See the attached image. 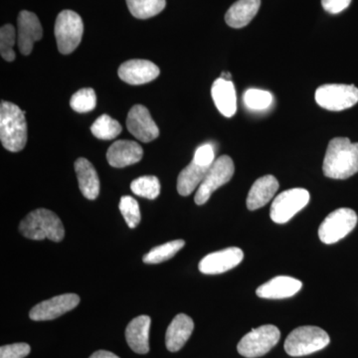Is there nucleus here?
Returning <instances> with one entry per match:
<instances>
[{"instance_id": "1", "label": "nucleus", "mask_w": 358, "mask_h": 358, "mask_svg": "<svg viewBox=\"0 0 358 358\" xmlns=\"http://www.w3.org/2000/svg\"><path fill=\"white\" fill-rule=\"evenodd\" d=\"M322 171L327 178L346 179L358 173V143L348 138H336L329 141Z\"/></svg>"}, {"instance_id": "2", "label": "nucleus", "mask_w": 358, "mask_h": 358, "mask_svg": "<svg viewBox=\"0 0 358 358\" xmlns=\"http://www.w3.org/2000/svg\"><path fill=\"white\" fill-rule=\"evenodd\" d=\"M0 140L4 148L11 152H20L27 143L24 110L6 101L0 105Z\"/></svg>"}, {"instance_id": "3", "label": "nucleus", "mask_w": 358, "mask_h": 358, "mask_svg": "<svg viewBox=\"0 0 358 358\" xmlns=\"http://www.w3.org/2000/svg\"><path fill=\"white\" fill-rule=\"evenodd\" d=\"M20 230L23 236L38 241L49 239L53 242H61L65 236L62 221L54 212L44 208L30 212L21 221Z\"/></svg>"}, {"instance_id": "4", "label": "nucleus", "mask_w": 358, "mask_h": 358, "mask_svg": "<svg viewBox=\"0 0 358 358\" xmlns=\"http://www.w3.org/2000/svg\"><path fill=\"white\" fill-rule=\"evenodd\" d=\"M331 343L329 334L320 327H296L285 341V350L294 357H305L324 350Z\"/></svg>"}, {"instance_id": "5", "label": "nucleus", "mask_w": 358, "mask_h": 358, "mask_svg": "<svg viewBox=\"0 0 358 358\" xmlns=\"http://www.w3.org/2000/svg\"><path fill=\"white\" fill-rule=\"evenodd\" d=\"M54 33L59 52L64 55L72 53L83 37L84 23L81 16L72 10H63L58 14Z\"/></svg>"}, {"instance_id": "6", "label": "nucleus", "mask_w": 358, "mask_h": 358, "mask_svg": "<svg viewBox=\"0 0 358 358\" xmlns=\"http://www.w3.org/2000/svg\"><path fill=\"white\" fill-rule=\"evenodd\" d=\"M281 338V333L277 327L273 324L259 327L252 329L239 341L238 352L242 357L257 358L267 355Z\"/></svg>"}, {"instance_id": "7", "label": "nucleus", "mask_w": 358, "mask_h": 358, "mask_svg": "<svg viewBox=\"0 0 358 358\" xmlns=\"http://www.w3.org/2000/svg\"><path fill=\"white\" fill-rule=\"evenodd\" d=\"M357 212L350 208L336 209L322 221L319 237L322 243L331 245L348 236L357 224Z\"/></svg>"}, {"instance_id": "8", "label": "nucleus", "mask_w": 358, "mask_h": 358, "mask_svg": "<svg viewBox=\"0 0 358 358\" xmlns=\"http://www.w3.org/2000/svg\"><path fill=\"white\" fill-rule=\"evenodd\" d=\"M315 102L324 109L339 112L358 103V89L353 85H322L315 91Z\"/></svg>"}, {"instance_id": "9", "label": "nucleus", "mask_w": 358, "mask_h": 358, "mask_svg": "<svg viewBox=\"0 0 358 358\" xmlns=\"http://www.w3.org/2000/svg\"><path fill=\"white\" fill-rule=\"evenodd\" d=\"M234 171V162L228 155H222L215 159L197 189L194 199L195 203L197 205L206 203L210 199L212 193L221 186L229 182Z\"/></svg>"}, {"instance_id": "10", "label": "nucleus", "mask_w": 358, "mask_h": 358, "mask_svg": "<svg viewBox=\"0 0 358 358\" xmlns=\"http://www.w3.org/2000/svg\"><path fill=\"white\" fill-rule=\"evenodd\" d=\"M310 199V192L305 188H293L280 193L271 206V219L278 224L288 222L307 206Z\"/></svg>"}, {"instance_id": "11", "label": "nucleus", "mask_w": 358, "mask_h": 358, "mask_svg": "<svg viewBox=\"0 0 358 358\" xmlns=\"http://www.w3.org/2000/svg\"><path fill=\"white\" fill-rule=\"evenodd\" d=\"M79 303L80 298L76 294H61L35 306L30 310L29 317L36 322L55 320L76 308Z\"/></svg>"}, {"instance_id": "12", "label": "nucleus", "mask_w": 358, "mask_h": 358, "mask_svg": "<svg viewBox=\"0 0 358 358\" xmlns=\"http://www.w3.org/2000/svg\"><path fill=\"white\" fill-rule=\"evenodd\" d=\"M244 252L238 247L208 254L200 261V272L205 275H218L237 267L243 261Z\"/></svg>"}, {"instance_id": "13", "label": "nucleus", "mask_w": 358, "mask_h": 358, "mask_svg": "<svg viewBox=\"0 0 358 358\" xmlns=\"http://www.w3.org/2000/svg\"><path fill=\"white\" fill-rule=\"evenodd\" d=\"M127 128L134 138L143 143H150L159 138V129L150 110L143 105H136L129 112Z\"/></svg>"}, {"instance_id": "14", "label": "nucleus", "mask_w": 358, "mask_h": 358, "mask_svg": "<svg viewBox=\"0 0 358 358\" xmlns=\"http://www.w3.org/2000/svg\"><path fill=\"white\" fill-rule=\"evenodd\" d=\"M159 68L155 63L141 59L127 61L120 66L117 71L122 81L134 86L154 81L159 77Z\"/></svg>"}, {"instance_id": "15", "label": "nucleus", "mask_w": 358, "mask_h": 358, "mask_svg": "<svg viewBox=\"0 0 358 358\" xmlns=\"http://www.w3.org/2000/svg\"><path fill=\"white\" fill-rule=\"evenodd\" d=\"M17 44L23 55H30L34 42L39 41L43 35L41 23L30 11H21L17 20Z\"/></svg>"}, {"instance_id": "16", "label": "nucleus", "mask_w": 358, "mask_h": 358, "mask_svg": "<svg viewBox=\"0 0 358 358\" xmlns=\"http://www.w3.org/2000/svg\"><path fill=\"white\" fill-rule=\"evenodd\" d=\"M303 287L300 280L289 275H278L270 281L261 285L257 289L256 294L259 298L268 300H282L294 296Z\"/></svg>"}, {"instance_id": "17", "label": "nucleus", "mask_w": 358, "mask_h": 358, "mask_svg": "<svg viewBox=\"0 0 358 358\" xmlns=\"http://www.w3.org/2000/svg\"><path fill=\"white\" fill-rule=\"evenodd\" d=\"M143 155V148L136 141H117L108 150L107 159L110 166L122 169L138 164Z\"/></svg>"}, {"instance_id": "18", "label": "nucleus", "mask_w": 358, "mask_h": 358, "mask_svg": "<svg viewBox=\"0 0 358 358\" xmlns=\"http://www.w3.org/2000/svg\"><path fill=\"white\" fill-rule=\"evenodd\" d=\"M194 322L192 317L185 313H179L167 327L166 345L171 352H176L185 346L192 336Z\"/></svg>"}, {"instance_id": "19", "label": "nucleus", "mask_w": 358, "mask_h": 358, "mask_svg": "<svg viewBox=\"0 0 358 358\" xmlns=\"http://www.w3.org/2000/svg\"><path fill=\"white\" fill-rule=\"evenodd\" d=\"M211 95L216 108L224 117H231L236 114V90L232 81L218 78L212 85Z\"/></svg>"}, {"instance_id": "20", "label": "nucleus", "mask_w": 358, "mask_h": 358, "mask_svg": "<svg viewBox=\"0 0 358 358\" xmlns=\"http://www.w3.org/2000/svg\"><path fill=\"white\" fill-rule=\"evenodd\" d=\"M150 322L148 315H140L131 320L126 329L127 343L131 350L138 355H145L150 352L148 336H150Z\"/></svg>"}, {"instance_id": "21", "label": "nucleus", "mask_w": 358, "mask_h": 358, "mask_svg": "<svg viewBox=\"0 0 358 358\" xmlns=\"http://www.w3.org/2000/svg\"><path fill=\"white\" fill-rule=\"evenodd\" d=\"M278 189L279 182L275 176H265L257 179L247 197L246 204L249 210L254 211L262 208L275 196Z\"/></svg>"}, {"instance_id": "22", "label": "nucleus", "mask_w": 358, "mask_h": 358, "mask_svg": "<svg viewBox=\"0 0 358 358\" xmlns=\"http://www.w3.org/2000/svg\"><path fill=\"white\" fill-rule=\"evenodd\" d=\"M78 182L82 194L89 200H95L100 194V179L95 167L84 157H80L75 162Z\"/></svg>"}, {"instance_id": "23", "label": "nucleus", "mask_w": 358, "mask_h": 358, "mask_svg": "<svg viewBox=\"0 0 358 358\" xmlns=\"http://www.w3.org/2000/svg\"><path fill=\"white\" fill-rule=\"evenodd\" d=\"M260 6L261 0H238L226 13V23L232 28L245 27L255 17Z\"/></svg>"}, {"instance_id": "24", "label": "nucleus", "mask_w": 358, "mask_h": 358, "mask_svg": "<svg viewBox=\"0 0 358 358\" xmlns=\"http://www.w3.org/2000/svg\"><path fill=\"white\" fill-rule=\"evenodd\" d=\"M210 166H204L192 160L185 169L179 173L178 178V192L182 196L192 194L199 187Z\"/></svg>"}, {"instance_id": "25", "label": "nucleus", "mask_w": 358, "mask_h": 358, "mask_svg": "<svg viewBox=\"0 0 358 358\" xmlns=\"http://www.w3.org/2000/svg\"><path fill=\"white\" fill-rule=\"evenodd\" d=\"M129 13L138 20L154 17L166 8V0H126Z\"/></svg>"}, {"instance_id": "26", "label": "nucleus", "mask_w": 358, "mask_h": 358, "mask_svg": "<svg viewBox=\"0 0 358 358\" xmlns=\"http://www.w3.org/2000/svg\"><path fill=\"white\" fill-rule=\"evenodd\" d=\"M185 242L183 240H174V241L167 242L160 246L155 247L150 250L147 255L143 256V261L145 264H159L166 262L169 259L176 256L178 251L185 247Z\"/></svg>"}, {"instance_id": "27", "label": "nucleus", "mask_w": 358, "mask_h": 358, "mask_svg": "<svg viewBox=\"0 0 358 358\" xmlns=\"http://www.w3.org/2000/svg\"><path fill=\"white\" fill-rule=\"evenodd\" d=\"M91 131L100 140L110 141L114 140L122 133V126L110 115H103L92 124Z\"/></svg>"}, {"instance_id": "28", "label": "nucleus", "mask_w": 358, "mask_h": 358, "mask_svg": "<svg viewBox=\"0 0 358 358\" xmlns=\"http://www.w3.org/2000/svg\"><path fill=\"white\" fill-rule=\"evenodd\" d=\"M131 189L134 194L143 199H155L160 193L159 178L154 176H141L131 183Z\"/></svg>"}, {"instance_id": "29", "label": "nucleus", "mask_w": 358, "mask_h": 358, "mask_svg": "<svg viewBox=\"0 0 358 358\" xmlns=\"http://www.w3.org/2000/svg\"><path fill=\"white\" fill-rule=\"evenodd\" d=\"M243 101L250 110H263L268 109L273 103V96L270 92L259 89H249L245 92Z\"/></svg>"}, {"instance_id": "30", "label": "nucleus", "mask_w": 358, "mask_h": 358, "mask_svg": "<svg viewBox=\"0 0 358 358\" xmlns=\"http://www.w3.org/2000/svg\"><path fill=\"white\" fill-rule=\"evenodd\" d=\"M96 105V93L91 88L79 90L70 100L71 108L77 113L91 112L95 109Z\"/></svg>"}, {"instance_id": "31", "label": "nucleus", "mask_w": 358, "mask_h": 358, "mask_svg": "<svg viewBox=\"0 0 358 358\" xmlns=\"http://www.w3.org/2000/svg\"><path fill=\"white\" fill-rule=\"evenodd\" d=\"M17 36L15 28L11 24L3 25L0 29V53L1 57L7 62H13L15 59V52L13 50Z\"/></svg>"}, {"instance_id": "32", "label": "nucleus", "mask_w": 358, "mask_h": 358, "mask_svg": "<svg viewBox=\"0 0 358 358\" xmlns=\"http://www.w3.org/2000/svg\"><path fill=\"white\" fill-rule=\"evenodd\" d=\"M120 210L129 228L134 229L141 222L140 205L131 196H122L120 201Z\"/></svg>"}, {"instance_id": "33", "label": "nucleus", "mask_w": 358, "mask_h": 358, "mask_svg": "<svg viewBox=\"0 0 358 358\" xmlns=\"http://www.w3.org/2000/svg\"><path fill=\"white\" fill-rule=\"evenodd\" d=\"M31 352L29 345L24 343L1 346L0 358H24Z\"/></svg>"}, {"instance_id": "34", "label": "nucleus", "mask_w": 358, "mask_h": 358, "mask_svg": "<svg viewBox=\"0 0 358 358\" xmlns=\"http://www.w3.org/2000/svg\"><path fill=\"white\" fill-rule=\"evenodd\" d=\"M214 157H215V155H214L213 147L207 143V145H201V147L197 148L193 160L196 164H201V166H211L213 162H215Z\"/></svg>"}, {"instance_id": "35", "label": "nucleus", "mask_w": 358, "mask_h": 358, "mask_svg": "<svg viewBox=\"0 0 358 358\" xmlns=\"http://www.w3.org/2000/svg\"><path fill=\"white\" fill-rule=\"evenodd\" d=\"M352 0H322V6L327 13L338 14L350 6Z\"/></svg>"}, {"instance_id": "36", "label": "nucleus", "mask_w": 358, "mask_h": 358, "mask_svg": "<svg viewBox=\"0 0 358 358\" xmlns=\"http://www.w3.org/2000/svg\"><path fill=\"white\" fill-rule=\"evenodd\" d=\"M90 358H120L115 353L107 352V350H98L94 352Z\"/></svg>"}, {"instance_id": "37", "label": "nucleus", "mask_w": 358, "mask_h": 358, "mask_svg": "<svg viewBox=\"0 0 358 358\" xmlns=\"http://www.w3.org/2000/svg\"><path fill=\"white\" fill-rule=\"evenodd\" d=\"M220 78H222L224 80H227V81H231V79H232V76H231L229 72H223Z\"/></svg>"}]
</instances>
